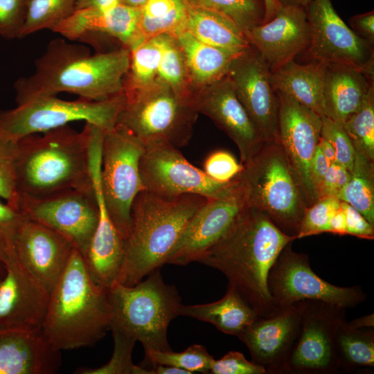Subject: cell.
Instances as JSON below:
<instances>
[{
    "mask_svg": "<svg viewBox=\"0 0 374 374\" xmlns=\"http://www.w3.org/2000/svg\"><path fill=\"white\" fill-rule=\"evenodd\" d=\"M186 29L203 43L236 54L251 47L243 30L233 21L221 14L190 3Z\"/></svg>",
    "mask_w": 374,
    "mask_h": 374,
    "instance_id": "cell-31",
    "label": "cell"
},
{
    "mask_svg": "<svg viewBox=\"0 0 374 374\" xmlns=\"http://www.w3.org/2000/svg\"><path fill=\"white\" fill-rule=\"evenodd\" d=\"M192 105L197 113L211 118L233 141L242 165L265 142L237 98L227 75L195 93Z\"/></svg>",
    "mask_w": 374,
    "mask_h": 374,
    "instance_id": "cell-20",
    "label": "cell"
},
{
    "mask_svg": "<svg viewBox=\"0 0 374 374\" xmlns=\"http://www.w3.org/2000/svg\"><path fill=\"white\" fill-rule=\"evenodd\" d=\"M6 272L5 265L0 260V281L4 277Z\"/></svg>",
    "mask_w": 374,
    "mask_h": 374,
    "instance_id": "cell-61",
    "label": "cell"
},
{
    "mask_svg": "<svg viewBox=\"0 0 374 374\" xmlns=\"http://www.w3.org/2000/svg\"><path fill=\"white\" fill-rule=\"evenodd\" d=\"M243 165L226 150H215L210 153L204 162L203 171L211 179L219 182H229L242 170Z\"/></svg>",
    "mask_w": 374,
    "mask_h": 374,
    "instance_id": "cell-47",
    "label": "cell"
},
{
    "mask_svg": "<svg viewBox=\"0 0 374 374\" xmlns=\"http://www.w3.org/2000/svg\"><path fill=\"white\" fill-rule=\"evenodd\" d=\"M145 146L120 124L105 132L101 147L100 184L109 216L124 240L136 195L145 190L140 172Z\"/></svg>",
    "mask_w": 374,
    "mask_h": 374,
    "instance_id": "cell-10",
    "label": "cell"
},
{
    "mask_svg": "<svg viewBox=\"0 0 374 374\" xmlns=\"http://www.w3.org/2000/svg\"><path fill=\"white\" fill-rule=\"evenodd\" d=\"M0 281V328L42 329L49 291L18 260L6 266Z\"/></svg>",
    "mask_w": 374,
    "mask_h": 374,
    "instance_id": "cell-22",
    "label": "cell"
},
{
    "mask_svg": "<svg viewBox=\"0 0 374 374\" xmlns=\"http://www.w3.org/2000/svg\"><path fill=\"white\" fill-rule=\"evenodd\" d=\"M340 206L341 201L336 197H323L307 207L296 239L328 233L330 220Z\"/></svg>",
    "mask_w": 374,
    "mask_h": 374,
    "instance_id": "cell-43",
    "label": "cell"
},
{
    "mask_svg": "<svg viewBox=\"0 0 374 374\" xmlns=\"http://www.w3.org/2000/svg\"><path fill=\"white\" fill-rule=\"evenodd\" d=\"M350 24L353 31L370 44L374 43V12L370 11L352 17Z\"/></svg>",
    "mask_w": 374,
    "mask_h": 374,
    "instance_id": "cell-51",
    "label": "cell"
},
{
    "mask_svg": "<svg viewBox=\"0 0 374 374\" xmlns=\"http://www.w3.org/2000/svg\"><path fill=\"white\" fill-rule=\"evenodd\" d=\"M278 97V141L307 207L319 198L310 176V163L321 137L320 116L287 95Z\"/></svg>",
    "mask_w": 374,
    "mask_h": 374,
    "instance_id": "cell-16",
    "label": "cell"
},
{
    "mask_svg": "<svg viewBox=\"0 0 374 374\" xmlns=\"http://www.w3.org/2000/svg\"><path fill=\"white\" fill-rule=\"evenodd\" d=\"M139 17L140 8L121 3L107 10H75L52 31L69 39L84 42L97 35H105L130 50L144 41L139 30Z\"/></svg>",
    "mask_w": 374,
    "mask_h": 374,
    "instance_id": "cell-26",
    "label": "cell"
},
{
    "mask_svg": "<svg viewBox=\"0 0 374 374\" xmlns=\"http://www.w3.org/2000/svg\"><path fill=\"white\" fill-rule=\"evenodd\" d=\"M373 87V78L355 68L327 65L323 91L324 116L343 125L356 112Z\"/></svg>",
    "mask_w": 374,
    "mask_h": 374,
    "instance_id": "cell-27",
    "label": "cell"
},
{
    "mask_svg": "<svg viewBox=\"0 0 374 374\" xmlns=\"http://www.w3.org/2000/svg\"><path fill=\"white\" fill-rule=\"evenodd\" d=\"M351 172L337 162L330 163L325 175L320 198L323 197H336L348 182ZM319 198V199H320Z\"/></svg>",
    "mask_w": 374,
    "mask_h": 374,
    "instance_id": "cell-50",
    "label": "cell"
},
{
    "mask_svg": "<svg viewBox=\"0 0 374 374\" xmlns=\"http://www.w3.org/2000/svg\"><path fill=\"white\" fill-rule=\"evenodd\" d=\"M336 348L339 373L371 371L374 367V330L350 326L346 318L339 323Z\"/></svg>",
    "mask_w": 374,
    "mask_h": 374,
    "instance_id": "cell-32",
    "label": "cell"
},
{
    "mask_svg": "<svg viewBox=\"0 0 374 374\" xmlns=\"http://www.w3.org/2000/svg\"><path fill=\"white\" fill-rule=\"evenodd\" d=\"M161 35L162 52L157 78L167 84L179 98L192 105L193 91L183 54L174 37Z\"/></svg>",
    "mask_w": 374,
    "mask_h": 374,
    "instance_id": "cell-36",
    "label": "cell"
},
{
    "mask_svg": "<svg viewBox=\"0 0 374 374\" xmlns=\"http://www.w3.org/2000/svg\"><path fill=\"white\" fill-rule=\"evenodd\" d=\"M192 6L221 14L244 33L262 23L264 0H187Z\"/></svg>",
    "mask_w": 374,
    "mask_h": 374,
    "instance_id": "cell-37",
    "label": "cell"
},
{
    "mask_svg": "<svg viewBox=\"0 0 374 374\" xmlns=\"http://www.w3.org/2000/svg\"><path fill=\"white\" fill-rule=\"evenodd\" d=\"M295 239L263 211L248 205L198 262L220 271L228 287L258 317H269L278 310L268 290L269 272L283 249Z\"/></svg>",
    "mask_w": 374,
    "mask_h": 374,
    "instance_id": "cell-1",
    "label": "cell"
},
{
    "mask_svg": "<svg viewBox=\"0 0 374 374\" xmlns=\"http://www.w3.org/2000/svg\"><path fill=\"white\" fill-rule=\"evenodd\" d=\"M107 296L109 330L139 341L145 352L171 350L168 328L179 316L181 298L174 285L163 281L159 269L133 286L116 283L107 289Z\"/></svg>",
    "mask_w": 374,
    "mask_h": 374,
    "instance_id": "cell-6",
    "label": "cell"
},
{
    "mask_svg": "<svg viewBox=\"0 0 374 374\" xmlns=\"http://www.w3.org/2000/svg\"><path fill=\"white\" fill-rule=\"evenodd\" d=\"M28 219L23 211L0 197V260L5 267L17 260L16 240L20 229Z\"/></svg>",
    "mask_w": 374,
    "mask_h": 374,
    "instance_id": "cell-42",
    "label": "cell"
},
{
    "mask_svg": "<svg viewBox=\"0 0 374 374\" xmlns=\"http://www.w3.org/2000/svg\"><path fill=\"white\" fill-rule=\"evenodd\" d=\"M351 177L337 196L374 225V162L355 152Z\"/></svg>",
    "mask_w": 374,
    "mask_h": 374,
    "instance_id": "cell-35",
    "label": "cell"
},
{
    "mask_svg": "<svg viewBox=\"0 0 374 374\" xmlns=\"http://www.w3.org/2000/svg\"><path fill=\"white\" fill-rule=\"evenodd\" d=\"M305 11L310 37L304 53L308 61L346 65L373 78V45L349 28L331 0H310Z\"/></svg>",
    "mask_w": 374,
    "mask_h": 374,
    "instance_id": "cell-12",
    "label": "cell"
},
{
    "mask_svg": "<svg viewBox=\"0 0 374 374\" xmlns=\"http://www.w3.org/2000/svg\"><path fill=\"white\" fill-rule=\"evenodd\" d=\"M126 100L123 92L101 101L81 98L64 100L51 96L17 105L0 110V139L17 143L27 136L80 121L107 132L116 126Z\"/></svg>",
    "mask_w": 374,
    "mask_h": 374,
    "instance_id": "cell-9",
    "label": "cell"
},
{
    "mask_svg": "<svg viewBox=\"0 0 374 374\" xmlns=\"http://www.w3.org/2000/svg\"><path fill=\"white\" fill-rule=\"evenodd\" d=\"M180 315L210 323L221 332L237 337L258 317L229 287L225 295L217 301L199 305L181 304Z\"/></svg>",
    "mask_w": 374,
    "mask_h": 374,
    "instance_id": "cell-30",
    "label": "cell"
},
{
    "mask_svg": "<svg viewBox=\"0 0 374 374\" xmlns=\"http://www.w3.org/2000/svg\"><path fill=\"white\" fill-rule=\"evenodd\" d=\"M328 233L340 235H346V216L341 206L332 216L329 222Z\"/></svg>",
    "mask_w": 374,
    "mask_h": 374,
    "instance_id": "cell-54",
    "label": "cell"
},
{
    "mask_svg": "<svg viewBox=\"0 0 374 374\" xmlns=\"http://www.w3.org/2000/svg\"><path fill=\"white\" fill-rule=\"evenodd\" d=\"M355 151L374 162V87L342 125Z\"/></svg>",
    "mask_w": 374,
    "mask_h": 374,
    "instance_id": "cell-39",
    "label": "cell"
},
{
    "mask_svg": "<svg viewBox=\"0 0 374 374\" xmlns=\"http://www.w3.org/2000/svg\"><path fill=\"white\" fill-rule=\"evenodd\" d=\"M327 65L317 61L299 64L291 60L270 71V82L275 91L287 95L323 117L325 116L323 91Z\"/></svg>",
    "mask_w": 374,
    "mask_h": 374,
    "instance_id": "cell-28",
    "label": "cell"
},
{
    "mask_svg": "<svg viewBox=\"0 0 374 374\" xmlns=\"http://www.w3.org/2000/svg\"><path fill=\"white\" fill-rule=\"evenodd\" d=\"M249 205L263 211L284 233L296 238L307 206L277 140L265 141L239 175Z\"/></svg>",
    "mask_w": 374,
    "mask_h": 374,
    "instance_id": "cell-7",
    "label": "cell"
},
{
    "mask_svg": "<svg viewBox=\"0 0 374 374\" xmlns=\"http://www.w3.org/2000/svg\"><path fill=\"white\" fill-rule=\"evenodd\" d=\"M330 163L322 153L319 145L310 163V176L315 190L320 198L323 181Z\"/></svg>",
    "mask_w": 374,
    "mask_h": 374,
    "instance_id": "cell-52",
    "label": "cell"
},
{
    "mask_svg": "<svg viewBox=\"0 0 374 374\" xmlns=\"http://www.w3.org/2000/svg\"><path fill=\"white\" fill-rule=\"evenodd\" d=\"M161 52V35L145 39L130 50V65L123 85L125 95L142 90L157 79Z\"/></svg>",
    "mask_w": 374,
    "mask_h": 374,
    "instance_id": "cell-34",
    "label": "cell"
},
{
    "mask_svg": "<svg viewBox=\"0 0 374 374\" xmlns=\"http://www.w3.org/2000/svg\"><path fill=\"white\" fill-rule=\"evenodd\" d=\"M341 206L345 213L346 234L373 240L374 225L370 224L357 209L348 203L341 201Z\"/></svg>",
    "mask_w": 374,
    "mask_h": 374,
    "instance_id": "cell-49",
    "label": "cell"
},
{
    "mask_svg": "<svg viewBox=\"0 0 374 374\" xmlns=\"http://www.w3.org/2000/svg\"><path fill=\"white\" fill-rule=\"evenodd\" d=\"M244 34L270 71L304 53L310 37L306 11L294 6H281L271 19L252 27Z\"/></svg>",
    "mask_w": 374,
    "mask_h": 374,
    "instance_id": "cell-21",
    "label": "cell"
},
{
    "mask_svg": "<svg viewBox=\"0 0 374 374\" xmlns=\"http://www.w3.org/2000/svg\"><path fill=\"white\" fill-rule=\"evenodd\" d=\"M107 289L90 276L74 247L50 293L42 331L57 350L91 346L109 330Z\"/></svg>",
    "mask_w": 374,
    "mask_h": 374,
    "instance_id": "cell-5",
    "label": "cell"
},
{
    "mask_svg": "<svg viewBox=\"0 0 374 374\" xmlns=\"http://www.w3.org/2000/svg\"><path fill=\"white\" fill-rule=\"evenodd\" d=\"M346 308L315 300L302 301L299 330L287 364V374L339 373L336 333Z\"/></svg>",
    "mask_w": 374,
    "mask_h": 374,
    "instance_id": "cell-13",
    "label": "cell"
},
{
    "mask_svg": "<svg viewBox=\"0 0 374 374\" xmlns=\"http://www.w3.org/2000/svg\"><path fill=\"white\" fill-rule=\"evenodd\" d=\"M288 243L280 251L268 275L267 286L276 308L305 300H315L353 308L366 300L359 285L339 287L317 275L308 256L292 250Z\"/></svg>",
    "mask_w": 374,
    "mask_h": 374,
    "instance_id": "cell-11",
    "label": "cell"
},
{
    "mask_svg": "<svg viewBox=\"0 0 374 374\" xmlns=\"http://www.w3.org/2000/svg\"><path fill=\"white\" fill-rule=\"evenodd\" d=\"M207 200L194 194L166 197L141 191L131 207L118 282L133 286L166 264L188 221Z\"/></svg>",
    "mask_w": 374,
    "mask_h": 374,
    "instance_id": "cell-4",
    "label": "cell"
},
{
    "mask_svg": "<svg viewBox=\"0 0 374 374\" xmlns=\"http://www.w3.org/2000/svg\"><path fill=\"white\" fill-rule=\"evenodd\" d=\"M61 365L42 329L0 328V374H53Z\"/></svg>",
    "mask_w": 374,
    "mask_h": 374,
    "instance_id": "cell-25",
    "label": "cell"
},
{
    "mask_svg": "<svg viewBox=\"0 0 374 374\" xmlns=\"http://www.w3.org/2000/svg\"><path fill=\"white\" fill-rule=\"evenodd\" d=\"M121 3V0H76L75 10L90 8L107 10Z\"/></svg>",
    "mask_w": 374,
    "mask_h": 374,
    "instance_id": "cell-53",
    "label": "cell"
},
{
    "mask_svg": "<svg viewBox=\"0 0 374 374\" xmlns=\"http://www.w3.org/2000/svg\"><path fill=\"white\" fill-rule=\"evenodd\" d=\"M17 207L27 217L66 238L82 255L98 222L94 190L72 189L42 197L19 196Z\"/></svg>",
    "mask_w": 374,
    "mask_h": 374,
    "instance_id": "cell-15",
    "label": "cell"
},
{
    "mask_svg": "<svg viewBox=\"0 0 374 374\" xmlns=\"http://www.w3.org/2000/svg\"><path fill=\"white\" fill-rule=\"evenodd\" d=\"M17 143L0 139V197L18 208L16 187Z\"/></svg>",
    "mask_w": 374,
    "mask_h": 374,
    "instance_id": "cell-44",
    "label": "cell"
},
{
    "mask_svg": "<svg viewBox=\"0 0 374 374\" xmlns=\"http://www.w3.org/2000/svg\"><path fill=\"white\" fill-rule=\"evenodd\" d=\"M130 50L90 54L86 46L61 38L51 40L35 62V71L15 83L17 105L57 96L62 92L101 101L124 92Z\"/></svg>",
    "mask_w": 374,
    "mask_h": 374,
    "instance_id": "cell-2",
    "label": "cell"
},
{
    "mask_svg": "<svg viewBox=\"0 0 374 374\" xmlns=\"http://www.w3.org/2000/svg\"><path fill=\"white\" fill-rule=\"evenodd\" d=\"M318 145L329 162H335V151L331 143L321 136Z\"/></svg>",
    "mask_w": 374,
    "mask_h": 374,
    "instance_id": "cell-57",
    "label": "cell"
},
{
    "mask_svg": "<svg viewBox=\"0 0 374 374\" xmlns=\"http://www.w3.org/2000/svg\"><path fill=\"white\" fill-rule=\"evenodd\" d=\"M139 167L145 189L166 197L194 194L209 199L226 195L235 183V177L225 183L213 180L170 145L145 147Z\"/></svg>",
    "mask_w": 374,
    "mask_h": 374,
    "instance_id": "cell-14",
    "label": "cell"
},
{
    "mask_svg": "<svg viewBox=\"0 0 374 374\" xmlns=\"http://www.w3.org/2000/svg\"><path fill=\"white\" fill-rule=\"evenodd\" d=\"M91 130L89 123L80 132L67 125L19 140L16 163L18 197H42L72 189L93 190Z\"/></svg>",
    "mask_w": 374,
    "mask_h": 374,
    "instance_id": "cell-3",
    "label": "cell"
},
{
    "mask_svg": "<svg viewBox=\"0 0 374 374\" xmlns=\"http://www.w3.org/2000/svg\"><path fill=\"white\" fill-rule=\"evenodd\" d=\"M214 359L204 346L193 344L180 353L171 350L145 351L144 362L152 366L162 364L175 366L192 374L208 373Z\"/></svg>",
    "mask_w": 374,
    "mask_h": 374,
    "instance_id": "cell-40",
    "label": "cell"
},
{
    "mask_svg": "<svg viewBox=\"0 0 374 374\" xmlns=\"http://www.w3.org/2000/svg\"><path fill=\"white\" fill-rule=\"evenodd\" d=\"M249 205L239 175L226 195L209 199L192 216L170 251L166 264L186 265L198 262L226 233Z\"/></svg>",
    "mask_w": 374,
    "mask_h": 374,
    "instance_id": "cell-17",
    "label": "cell"
},
{
    "mask_svg": "<svg viewBox=\"0 0 374 374\" xmlns=\"http://www.w3.org/2000/svg\"><path fill=\"white\" fill-rule=\"evenodd\" d=\"M114 351L110 360L100 367H79L78 374H148V369L136 366L132 361L136 341L123 332L112 329Z\"/></svg>",
    "mask_w": 374,
    "mask_h": 374,
    "instance_id": "cell-41",
    "label": "cell"
},
{
    "mask_svg": "<svg viewBox=\"0 0 374 374\" xmlns=\"http://www.w3.org/2000/svg\"><path fill=\"white\" fill-rule=\"evenodd\" d=\"M226 75L263 139L277 140L278 102L266 61L251 46L233 60Z\"/></svg>",
    "mask_w": 374,
    "mask_h": 374,
    "instance_id": "cell-18",
    "label": "cell"
},
{
    "mask_svg": "<svg viewBox=\"0 0 374 374\" xmlns=\"http://www.w3.org/2000/svg\"><path fill=\"white\" fill-rule=\"evenodd\" d=\"M321 136L333 146L335 151V162L351 172L355 151L342 125L331 121L326 116L321 117Z\"/></svg>",
    "mask_w": 374,
    "mask_h": 374,
    "instance_id": "cell-45",
    "label": "cell"
},
{
    "mask_svg": "<svg viewBox=\"0 0 374 374\" xmlns=\"http://www.w3.org/2000/svg\"><path fill=\"white\" fill-rule=\"evenodd\" d=\"M148 0H121V2L128 6L141 8Z\"/></svg>",
    "mask_w": 374,
    "mask_h": 374,
    "instance_id": "cell-60",
    "label": "cell"
},
{
    "mask_svg": "<svg viewBox=\"0 0 374 374\" xmlns=\"http://www.w3.org/2000/svg\"><path fill=\"white\" fill-rule=\"evenodd\" d=\"M209 373L212 374H266L265 370L252 361H248L238 351H230L221 359H214Z\"/></svg>",
    "mask_w": 374,
    "mask_h": 374,
    "instance_id": "cell-48",
    "label": "cell"
},
{
    "mask_svg": "<svg viewBox=\"0 0 374 374\" xmlns=\"http://www.w3.org/2000/svg\"><path fill=\"white\" fill-rule=\"evenodd\" d=\"M29 0H0V35L21 38Z\"/></svg>",
    "mask_w": 374,
    "mask_h": 374,
    "instance_id": "cell-46",
    "label": "cell"
},
{
    "mask_svg": "<svg viewBox=\"0 0 374 374\" xmlns=\"http://www.w3.org/2000/svg\"><path fill=\"white\" fill-rule=\"evenodd\" d=\"M189 3L187 0H148L140 8L139 30L143 40L186 30Z\"/></svg>",
    "mask_w": 374,
    "mask_h": 374,
    "instance_id": "cell-33",
    "label": "cell"
},
{
    "mask_svg": "<svg viewBox=\"0 0 374 374\" xmlns=\"http://www.w3.org/2000/svg\"><path fill=\"white\" fill-rule=\"evenodd\" d=\"M100 165L91 166V177L98 207V222L82 255L91 278L108 289L118 282L124 260L123 240L107 211L100 184Z\"/></svg>",
    "mask_w": 374,
    "mask_h": 374,
    "instance_id": "cell-24",
    "label": "cell"
},
{
    "mask_svg": "<svg viewBox=\"0 0 374 374\" xmlns=\"http://www.w3.org/2000/svg\"><path fill=\"white\" fill-rule=\"evenodd\" d=\"M302 301L257 317L238 337L248 348L251 361L266 374H287V364L301 323Z\"/></svg>",
    "mask_w": 374,
    "mask_h": 374,
    "instance_id": "cell-19",
    "label": "cell"
},
{
    "mask_svg": "<svg viewBox=\"0 0 374 374\" xmlns=\"http://www.w3.org/2000/svg\"><path fill=\"white\" fill-rule=\"evenodd\" d=\"M172 37L183 54L193 95L225 77L240 55L203 43L186 29Z\"/></svg>",
    "mask_w": 374,
    "mask_h": 374,
    "instance_id": "cell-29",
    "label": "cell"
},
{
    "mask_svg": "<svg viewBox=\"0 0 374 374\" xmlns=\"http://www.w3.org/2000/svg\"><path fill=\"white\" fill-rule=\"evenodd\" d=\"M348 323L350 326L356 328L373 327V314L359 317Z\"/></svg>",
    "mask_w": 374,
    "mask_h": 374,
    "instance_id": "cell-58",
    "label": "cell"
},
{
    "mask_svg": "<svg viewBox=\"0 0 374 374\" xmlns=\"http://www.w3.org/2000/svg\"><path fill=\"white\" fill-rule=\"evenodd\" d=\"M76 0H29L21 38L43 29L53 30L75 11Z\"/></svg>",
    "mask_w": 374,
    "mask_h": 374,
    "instance_id": "cell-38",
    "label": "cell"
},
{
    "mask_svg": "<svg viewBox=\"0 0 374 374\" xmlns=\"http://www.w3.org/2000/svg\"><path fill=\"white\" fill-rule=\"evenodd\" d=\"M148 374H190V373L175 366L157 364L148 369Z\"/></svg>",
    "mask_w": 374,
    "mask_h": 374,
    "instance_id": "cell-55",
    "label": "cell"
},
{
    "mask_svg": "<svg viewBox=\"0 0 374 374\" xmlns=\"http://www.w3.org/2000/svg\"><path fill=\"white\" fill-rule=\"evenodd\" d=\"M74 247L64 236L29 218L17 235L19 262L49 291L66 267Z\"/></svg>",
    "mask_w": 374,
    "mask_h": 374,
    "instance_id": "cell-23",
    "label": "cell"
},
{
    "mask_svg": "<svg viewBox=\"0 0 374 374\" xmlns=\"http://www.w3.org/2000/svg\"><path fill=\"white\" fill-rule=\"evenodd\" d=\"M281 6H294L303 8L305 10L308 8L310 0H278Z\"/></svg>",
    "mask_w": 374,
    "mask_h": 374,
    "instance_id": "cell-59",
    "label": "cell"
},
{
    "mask_svg": "<svg viewBox=\"0 0 374 374\" xmlns=\"http://www.w3.org/2000/svg\"><path fill=\"white\" fill-rule=\"evenodd\" d=\"M264 3L265 17L262 23L271 19L281 6L278 0H264Z\"/></svg>",
    "mask_w": 374,
    "mask_h": 374,
    "instance_id": "cell-56",
    "label": "cell"
},
{
    "mask_svg": "<svg viewBox=\"0 0 374 374\" xmlns=\"http://www.w3.org/2000/svg\"><path fill=\"white\" fill-rule=\"evenodd\" d=\"M125 96L116 124L127 128L145 147L187 145L197 112L167 84L157 78L148 87Z\"/></svg>",
    "mask_w": 374,
    "mask_h": 374,
    "instance_id": "cell-8",
    "label": "cell"
}]
</instances>
